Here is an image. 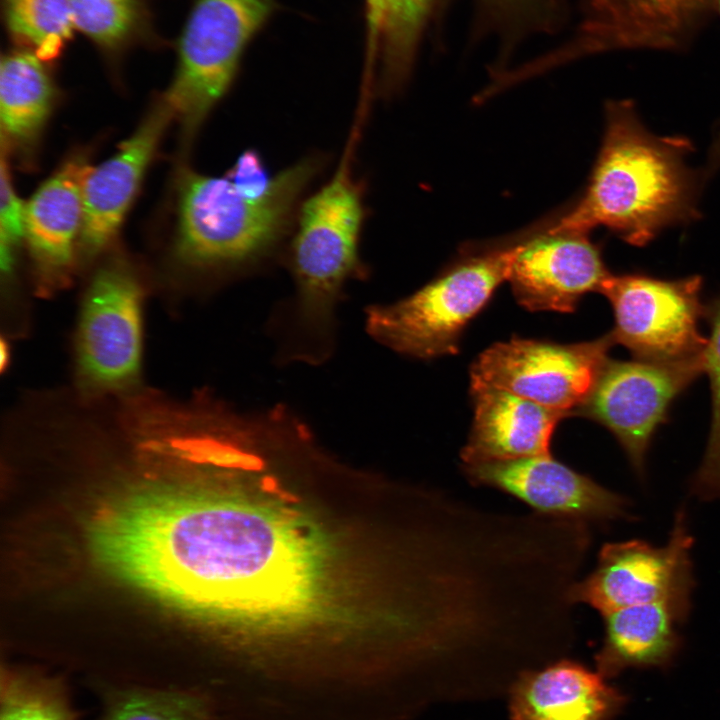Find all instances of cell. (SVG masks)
I'll return each instance as SVG.
<instances>
[{"label":"cell","mask_w":720,"mask_h":720,"mask_svg":"<svg viewBox=\"0 0 720 720\" xmlns=\"http://www.w3.org/2000/svg\"><path fill=\"white\" fill-rule=\"evenodd\" d=\"M326 163L319 152L304 156L279 171L275 188L261 197L226 176L184 171L178 183L177 255L206 270L250 269L264 262L290 237L299 205Z\"/></svg>","instance_id":"3"},{"label":"cell","mask_w":720,"mask_h":720,"mask_svg":"<svg viewBox=\"0 0 720 720\" xmlns=\"http://www.w3.org/2000/svg\"><path fill=\"white\" fill-rule=\"evenodd\" d=\"M366 20L365 74L375 73L376 56L382 20L383 0H364Z\"/></svg>","instance_id":"29"},{"label":"cell","mask_w":720,"mask_h":720,"mask_svg":"<svg viewBox=\"0 0 720 720\" xmlns=\"http://www.w3.org/2000/svg\"><path fill=\"white\" fill-rule=\"evenodd\" d=\"M0 720H77L61 676L32 669L3 670Z\"/></svg>","instance_id":"23"},{"label":"cell","mask_w":720,"mask_h":720,"mask_svg":"<svg viewBox=\"0 0 720 720\" xmlns=\"http://www.w3.org/2000/svg\"><path fill=\"white\" fill-rule=\"evenodd\" d=\"M191 488L151 485L109 504L94 532L97 557L153 596L219 620L275 625L311 613L324 554L297 515Z\"/></svg>","instance_id":"1"},{"label":"cell","mask_w":720,"mask_h":720,"mask_svg":"<svg viewBox=\"0 0 720 720\" xmlns=\"http://www.w3.org/2000/svg\"><path fill=\"white\" fill-rule=\"evenodd\" d=\"M613 344L610 333L570 344L512 338L480 353L471 366L470 379L567 417L575 415L588 398Z\"/></svg>","instance_id":"8"},{"label":"cell","mask_w":720,"mask_h":720,"mask_svg":"<svg viewBox=\"0 0 720 720\" xmlns=\"http://www.w3.org/2000/svg\"><path fill=\"white\" fill-rule=\"evenodd\" d=\"M702 284L698 275L663 279L644 273L611 274L599 293L613 310L609 333L614 344L623 345L638 359L700 357L707 342L699 327L706 312Z\"/></svg>","instance_id":"7"},{"label":"cell","mask_w":720,"mask_h":720,"mask_svg":"<svg viewBox=\"0 0 720 720\" xmlns=\"http://www.w3.org/2000/svg\"><path fill=\"white\" fill-rule=\"evenodd\" d=\"M356 128L333 174L301 201L289 237L297 325L317 340H329L347 281L366 273L360 241L368 209L364 184L353 169Z\"/></svg>","instance_id":"4"},{"label":"cell","mask_w":720,"mask_h":720,"mask_svg":"<svg viewBox=\"0 0 720 720\" xmlns=\"http://www.w3.org/2000/svg\"><path fill=\"white\" fill-rule=\"evenodd\" d=\"M624 697L604 677L560 660L521 673L510 694L512 720H610Z\"/></svg>","instance_id":"17"},{"label":"cell","mask_w":720,"mask_h":720,"mask_svg":"<svg viewBox=\"0 0 720 720\" xmlns=\"http://www.w3.org/2000/svg\"><path fill=\"white\" fill-rule=\"evenodd\" d=\"M474 486L494 488L524 502L533 512L603 523L624 518L628 500L553 455L462 464Z\"/></svg>","instance_id":"13"},{"label":"cell","mask_w":720,"mask_h":720,"mask_svg":"<svg viewBox=\"0 0 720 720\" xmlns=\"http://www.w3.org/2000/svg\"><path fill=\"white\" fill-rule=\"evenodd\" d=\"M701 373L702 355L680 361L608 359L575 415L609 430L642 476L655 432L667 421L674 400Z\"/></svg>","instance_id":"9"},{"label":"cell","mask_w":720,"mask_h":720,"mask_svg":"<svg viewBox=\"0 0 720 720\" xmlns=\"http://www.w3.org/2000/svg\"><path fill=\"white\" fill-rule=\"evenodd\" d=\"M716 13L720 16V0H716ZM703 168L709 179L720 171V120L714 127L706 164Z\"/></svg>","instance_id":"30"},{"label":"cell","mask_w":720,"mask_h":720,"mask_svg":"<svg viewBox=\"0 0 720 720\" xmlns=\"http://www.w3.org/2000/svg\"><path fill=\"white\" fill-rule=\"evenodd\" d=\"M235 186L253 196L269 194L278 182V172H270L260 152L243 151L225 175Z\"/></svg>","instance_id":"28"},{"label":"cell","mask_w":720,"mask_h":720,"mask_svg":"<svg viewBox=\"0 0 720 720\" xmlns=\"http://www.w3.org/2000/svg\"><path fill=\"white\" fill-rule=\"evenodd\" d=\"M693 151L687 136L652 133L632 100L608 101L585 190L550 229L589 233L603 227L643 247L669 228L695 223L702 217L700 198L709 179L703 168L688 164Z\"/></svg>","instance_id":"2"},{"label":"cell","mask_w":720,"mask_h":720,"mask_svg":"<svg viewBox=\"0 0 720 720\" xmlns=\"http://www.w3.org/2000/svg\"><path fill=\"white\" fill-rule=\"evenodd\" d=\"M431 2L383 0L375 66L377 87L383 97L397 93L406 82Z\"/></svg>","instance_id":"22"},{"label":"cell","mask_w":720,"mask_h":720,"mask_svg":"<svg viewBox=\"0 0 720 720\" xmlns=\"http://www.w3.org/2000/svg\"><path fill=\"white\" fill-rule=\"evenodd\" d=\"M91 169L75 155L47 179L25 205V241L40 279L65 281L83 220L82 189Z\"/></svg>","instance_id":"16"},{"label":"cell","mask_w":720,"mask_h":720,"mask_svg":"<svg viewBox=\"0 0 720 720\" xmlns=\"http://www.w3.org/2000/svg\"><path fill=\"white\" fill-rule=\"evenodd\" d=\"M100 699L97 720H221L213 698L200 690L92 680Z\"/></svg>","instance_id":"21"},{"label":"cell","mask_w":720,"mask_h":720,"mask_svg":"<svg viewBox=\"0 0 720 720\" xmlns=\"http://www.w3.org/2000/svg\"><path fill=\"white\" fill-rule=\"evenodd\" d=\"M174 118L161 97L109 159L87 173L78 246L91 257L116 236L166 127ZM79 248V249H80Z\"/></svg>","instance_id":"14"},{"label":"cell","mask_w":720,"mask_h":720,"mask_svg":"<svg viewBox=\"0 0 720 720\" xmlns=\"http://www.w3.org/2000/svg\"><path fill=\"white\" fill-rule=\"evenodd\" d=\"M1 367L4 368L5 362L7 360L6 356L8 354L5 343L2 342L1 344Z\"/></svg>","instance_id":"31"},{"label":"cell","mask_w":720,"mask_h":720,"mask_svg":"<svg viewBox=\"0 0 720 720\" xmlns=\"http://www.w3.org/2000/svg\"><path fill=\"white\" fill-rule=\"evenodd\" d=\"M142 289L121 262L110 263L93 277L83 302L77 335V368L88 392L126 389L141 361Z\"/></svg>","instance_id":"10"},{"label":"cell","mask_w":720,"mask_h":720,"mask_svg":"<svg viewBox=\"0 0 720 720\" xmlns=\"http://www.w3.org/2000/svg\"><path fill=\"white\" fill-rule=\"evenodd\" d=\"M25 203L12 185L8 165L2 151L0 181V258L1 268L9 272L13 265V251L25 238Z\"/></svg>","instance_id":"27"},{"label":"cell","mask_w":720,"mask_h":720,"mask_svg":"<svg viewBox=\"0 0 720 720\" xmlns=\"http://www.w3.org/2000/svg\"><path fill=\"white\" fill-rule=\"evenodd\" d=\"M474 416L461 451L462 464L551 454L562 413L505 389L470 381Z\"/></svg>","instance_id":"15"},{"label":"cell","mask_w":720,"mask_h":720,"mask_svg":"<svg viewBox=\"0 0 720 720\" xmlns=\"http://www.w3.org/2000/svg\"><path fill=\"white\" fill-rule=\"evenodd\" d=\"M710 335L702 368L710 382L711 423L703 461L692 480V492L703 500L720 498V295L706 306Z\"/></svg>","instance_id":"25"},{"label":"cell","mask_w":720,"mask_h":720,"mask_svg":"<svg viewBox=\"0 0 720 720\" xmlns=\"http://www.w3.org/2000/svg\"><path fill=\"white\" fill-rule=\"evenodd\" d=\"M275 0H197L179 45L175 76L162 96L191 139L234 82L246 48Z\"/></svg>","instance_id":"6"},{"label":"cell","mask_w":720,"mask_h":720,"mask_svg":"<svg viewBox=\"0 0 720 720\" xmlns=\"http://www.w3.org/2000/svg\"><path fill=\"white\" fill-rule=\"evenodd\" d=\"M550 224L530 230L507 281L527 310L569 313L585 294L600 292L611 273L588 233L554 231Z\"/></svg>","instance_id":"12"},{"label":"cell","mask_w":720,"mask_h":720,"mask_svg":"<svg viewBox=\"0 0 720 720\" xmlns=\"http://www.w3.org/2000/svg\"><path fill=\"white\" fill-rule=\"evenodd\" d=\"M10 32L42 61L59 55L74 28L69 0H6Z\"/></svg>","instance_id":"24"},{"label":"cell","mask_w":720,"mask_h":720,"mask_svg":"<svg viewBox=\"0 0 720 720\" xmlns=\"http://www.w3.org/2000/svg\"><path fill=\"white\" fill-rule=\"evenodd\" d=\"M605 47L681 48L713 14L716 0H609Z\"/></svg>","instance_id":"19"},{"label":"cell","mask_w":720,"mask_h":720,"mask_svg":"<svg viewBox=\"0 0 720 720\" xmlns=\"http://www.w3.org/2000/svg\"><path fill=\"white\" fill-rule=\"evenodd\" d=\"M34 53L15 52L0 65V119L2 144L30 150L51 113L55 91L44 66Z\"/></svg>","instance_id":"20"},{"label":"cell","mask_w":720,"mask_h":720,"mask_svg":"<svg viewBox=\"0 0 720 720\" xmlns=\"http://www.w3.org/2000/svg\"><path fill=\"white\" fill-rule=\"evenodd\" d=\"M692 544L683 510L677 512L664 547L641 540L606 543L595 569L572 585L570 600L574 605L587 604L602 616L652 602H690Z\"/></svg>","instance_id":"11"},{"label":"cell","mask_w":720,"mask_h":720,"mask_svg":"<svg viewBox=\"0 0 720 720\" xmlns=\"http://www.w3.org/2000/svg\"><path fill=\"white\" fill-rule=\"evenodd\" d=\"M529 232L502 245L465 252L413 294L392 304L369 306L368 334L413 358L457 353L467 325L507 281Z\"/></svg>","instance_id":"5"},{"label":"cell","mask_w":720,"mask_h":720,"mask_svg":"<svg viewBox=\"0 0 720 720\" xmlns=\"http://www.w3.org/2000/svg\"><path fill=\"white\" fill-rule=\"evenodd\" d=\"M690 602L659 601L625 607L604 618L603 645L596 655L597 672L613 677L629 667H663L680 647L679 627Z\"/></svg>","instance_id":"18"},{"label":"cell","mask_w":720,"mask_h":720,"mask_svg":"<svg viewBox=\"0 0 720 720\" xmlns=\"http://www.w3.org/2000/svg\"><path fill=\"white\" fill-rule=\"evenodd\" d=\"M74 28L97 44L115 48L136 28L138 0H69Z\"/></svg>","instance_id":"26"}]
</instances>
